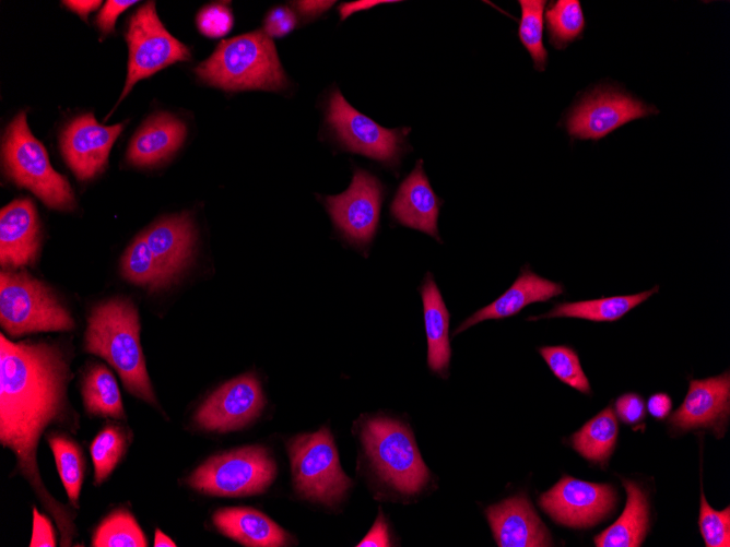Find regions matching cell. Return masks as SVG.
Masks as SVG:
<instances>
[{
	"label": "cell",
	"instance_id": "cell-1",
	"mask_svg": "<svg viewBox=\"0 0 730 547\" xmlns=\"http://www.w3.org/2000/svg\"><path fill=\"white\" fill-rule=\"evenodd\" d=\"M69 362L62 350L47 342L14 343L0 336V442L16 459L22 476L30 483L45 510L59 528L62 546L75 535L70 511L45 488L37 467L36 452L45 429L72 425L67 400Z\"/></svg>",
	"mask_w": 730,
	"mask_h": 547
},
{
	"label": "cell",
	"instance_id": "cell-2",
	"mask_svg": "<svg viewBox=\"0 0 730 547\" xmlns=\"http://www.w3.org/2000/svg\"><path fill=\"white\" fill-rule=\"evenodd\" d=\"M84 348L105 359L133 396L157 405L140 343L139 313L129 299L116 297L93 308Z\"/></svg>",
	"mask_w": 730,
	"mask_h": 547
},
{
	"label": "cell",
	"instance_id": "cell-3",
	"mask_svg": "<svg viewBox=\"0 0 730 547\" xmlns=\"http://www.w3.org/2000/svg\"><path fill=\"white\" fill-rule=\"evenodd\" d=\"M195 72L203 82L226 91H278L287 81L274 44L263 31L223 39Z\"/></svg>",
	"mask_w": 730,
	"mask_h": 547
},
{
	"label": "cell",
	"instance_id": "cell-4",
	"mask_svg": "<svg viewBox=\"0 0 730 547\" xmlns=\"http://www.w3.org/2000/svg\"><path fill=\"white\" fill-rule=\"evenodd\" d=\"M2 162L10 179L28 189L48 207L70 211L75 206L69 181L52 168L44 145L27 126L25 111L19 112L5 130Z\"/></svg>",
	"mask_w": 730,
	"mask_h": 547
},
{
	"label": "cell",
	"instance_id": "cell-5",
	"mask_svg": "<svg viewBox=\"0 0 730 547\" xmlns=\"http://www.w3.org/2000/svg\"><path fill=\"white\" fill-rule=\"evenodd\" d=\"M0 323L12 337L74 328L70 312L45 283L12 271L0 274Z\"/></svg>",
	"mask_w": 730,
	"mask_h": 547
},
{
	"label": "cell",
	"instance_id": "cell-6",
	"mask_svg": "<svg viewBox=\"0 0 730 547\" xmlns=\"http://www.w3.org/2000/svg\"><path fill=\"white\" fill-rule=\"evenodd\" d=\"M362 441L379 476L396 490L413 495L428 480L412 432L400 421L387 417L367 419Z\"/></svg>",
	"mask_w": 730,
	"mask_h": 547
},
{
	"label": "cell",
	"instance_id": "cell-7",
	"mask_svg": "<svg viewBox=\"0 0 730 547\" xmlns=\"http://www.w3.org/2000/svg\"><path fill=\"white\" fill-rule=\"evenodd\" d=\"M289 452L295 488L305 498L333 506L352 486L328 428L291 439Z\"/></svg>",
	"mask_w": 730,
	"mask_h": 547
},
{
	"label": "cell",
	"instance_id": "cell-8",
	"mask_svg": "<svg viewBox=\"0 0 730 547\" xmlns=\"http://www.w3.org/2000/svg\"><path fill=\"white\" fill-rule=\"evenodd\" d=\"M275 476V464L259 445L212 456L188 477L190 487L207 495L240 497L263 491Z\"/></svg>",
	"mask_w": 730,
	"mask_h": 547
},
{
	"label": "cell",
	"instance_id": "cell-9",
	"mask_svg": "<svg viewBox=\"0 0 730 547\" xmlns=\"http://www.w3.org/2000/svg\"><path fill=\"white\" fill-rule=\"evenodd\" d=\"M126 40L129 49L128 73L119 102L141 79L176 61L191 58L187 46L169 34L162 24L154 1L140 7L130 17Z\"/></svg>",
	"mask_w": 730,
	"mask_h": 547
},
{
	"label": "cell",
	"instance_id": "cell-10",
	"mask_svg": "<svg viewBox=\"0 0 730 547\" xmlns=\"http://www.w3.org/2000/svg\"><path fill=\"white\" fill-rule=\"evenodd\" d=\"M655 114L656 107L624 92L598 87L572 110L566 129L574 139L597 141L629 121Z\"/></svg>",
	"mask_w": 730,
	"mask_h": 547
},
{
	"label": "cell",
	"instance_id": "cell-11",
	"mask_svg": "<svg viewBox=\"0 0 730 547\" xmlns=\"http://www.w3.org/2000/svg\"><path fill=\"white\" fill-rule=\"evenodd\" d=\"M616 494L611 485L563 476L539 497V504L556 523L585 528L596 525L614 509Z\"/></svg>",
	"mask_w": 730,
	"mask_h": 547
},
{
	"label": "cell",
	"instance_id": "cell-12",
	"mask_svg": "<svg viewBox=\"0 0 730 547\" xmlns=\"http://www.w3.org/2000/svg\"><path fill=\"white\" fill-rule=\"evenodd\" d=\"M327 121L351 152L388 164L398 160L407 131L376 123L353 108L338 90L329 98Z\"/></svg>",
	"mask_w": 730,
	"mask_h": 547
},
{
	"label": "cell",
	"instance_id": "cell-13",
	"mask_svg": "<svg viewBox=\"0 0 730 547\" xmlns=\"http://www.w3.org/2000/svg\"><path fill=\"white\" fill-rule=\"evenodd\" d=\"M382 189L380 182L363 169H355L350 187L325 199L326 207L346 239L355 245L368 243L378 225Z\"/></svg>",
	"mask_w": 730,
	"mask_h": 547
},
{
	"label": "cell",
	"instance_id": "cell-14",
	"mask_svg": "<svg viewBox=\"0 0 730 547\" xmlns=\"http://www.w3.org/2000/svg\"><path fill=\"white\" fill-rule=\"evenodd\" d=\"M263 405L258 378L247 373L215 390L197 411L195 420L202 429L226 432L247 425L259 415Z\"/></svg>",
	"mask_w": 730,
	"mask_h": 547
},
{
	"label": "cell",
	"instance_id": "cell-15",
	"mask_svg": "<svg viewBox=\"0 0 730 547\" xmlns=\"http://www.w3.org/2000/svg\"><path fill=\"white\" fill-rule=\"evenodd\" d=\"M122 129V123H98L92 112L74 118L64 128L60 136L61 153L80 180H89L104 170Z\"/></svg>",
	"mask_w": 730,
	"mask_h": 547
},
{
	"label": "cell",
	"instance_id": "cell-16",
	"mask_svg": "<svg viewBox=\"0 0 730 547\" xmlns=\"http://www.w3.org/2000/svg\"><path fill=\"white\" fill-rule=\"evenodd\" d=\"M730 413V373L690 380L688 390L669 424L678 431L710 428L718 438L725 435Z\"/></svg>",
	"mask_w": 730,
	"mask_h": 547
},
{
	"label": "cell",
	"instance_id": "cell-17",
	"mask_svg": "<svg viewBox=\"0 0 730 547\" xmlns=\"http://www.w3.org/2000/svg\"><path fill=\"white\" fill-rule=\"evenodd\" d=\"M40 246V226L30 198L13 200L0 212V263L21 267L35 262Z\"/></svg>",
	"mask_w": 730,
	"mask_h": 547
},
{
	"label": "cell",
	"instance_id": "cell-18",
	"mask_svg": "<svg viewBox=\"0 0 730 547\" xmlns=\"http://www.w3.org/2000/svg\"><path fill=\"white\" fill-rule=\"evenodd\" d=\"M485 514L499 547L552 546L550 532L525 496L492 504Z\"/></svg>",
	"mask_w": 730,
	"mask_h": 547
},
{
	"label": "cell",
	"instance_id": "cell-19",
	"mask_svg": "<svg viewBox=\"0 0 730 547\" xmlns=\"http://www.w3.org/2000/svg\"><path fill=\"white\" fill-rule=\"evenodd\" d=\"M144 234L155 261L172 283L192 255L196 230L190 215L182 213L165 217Z\"/></svg>",
	"mask_w": 730,
	"mask_h": 547
},
{
	"label": "cell",
	"instance_id": "cell-20",
	"mask_svg": "<svg viewBox=\"0 0 730 547\" xmlns=\"http://www.w3.org/2000/svg\"><path fill=\"white\" fill-rule=\"evenodd\" d=\"M564 293L561 283L546 280L525 265L513 285L490 305L479 309L467 318L454 332V335L470 326L491 319H504L518 313L533 302H544Z\"/></svg>",
	"mask_w": 730,
	"mask_h": 547
},
{
	"label": "cell",
	"instance_id": "cell-21",
	"mask_svg": "<svg viewBox=\"0 0 730 547\" xmlns=\"http://www.w3.org/2000/svg\"><path fill=\"white\" fill-rule=\"evenodd\" d=\"M440 201L433 191L420 159L399 187L391 204L392 216L402 225L439 240L437 217Z\"/></svg>",
	"mask_w": 730,
	"mask_h": 547
},
{
	"label": "cell",
	"instance_id": "cell-22",
	"mask_svg": "<svg viewBox=\"0 0 730 547\" xmlns=\"http://www.w3.org/2000/svg\"><path fill=\"white\" fill-rule=\"evenodd\" d=\"M187 134L186 124L176 116L160 112L149 118L132 138L127 160L134 166L155 165L182 144Z\"/></svg>",
	"mask_w": 730,
	"mask_h": 547
},
{
	"label": "cell",
	"instance_id": "cell-23",
	"mask_svg": "<svg viewBox=\"0 0 730 547\" xmlns=\"http://www.w3.org/2000/svg\"><path fill=\"white\" fill-rule=\"evenodd\" d=\"M213 523L224 535L252 547L289 544V535L263 513L250 508H223L214 512Z\"/></svg>",
	"mask_w": 730,
	"mask_h": 547
},
{
	"label": "cell",
	"instance_id": "cell-24",
	"mask_svg": "<svg viewBox=\"0 0 730 547\" xmlns=\"http://www.w3.org/2000/svg\"><path fill=\"white\" fill-rule=\"evenodd\" d=\"M421 295L427 337V365L432 371L446 378L451 356L449 312L431 273L424 278Z\"/></svg>",
	"mask_w": 730,
	"mask_h": 547
},
{
	"label": "cell",
	"instance_id": "cell-25",
	"mask_svg": "<svg viewBox=\"0 0 730 547\" xmlns=\"http://www.w3.org/2000/svg\"><path fill=\"white\" fill-rule=\"evenodd\" d=\"M627 500L621 516L593 542L597 547H638L649 527V504L645 491L637 483L622 478Z\"/></svg>",
	"mask_w": 730,
	"mask_h": 547
},
{
	"label": "cell",
	"instance_id": "cell-26",
	"mask_svg": "<svg viewBox=\"0 0 730 547\" xmlns=\"http://www.w3.org/2000/svg\"><path fill=\"white\" fill-rule=\"evenodd\" d=\"M659 285L637 294L602 297L556 304L549 312L529 317L528 320L542 318H577L593 322H613L627 314L632 309L658 293Z\"/></svg>",
	"mask_w": 730,
	"mask_h": 547
},
{
	"label": "cell",
	"instance_id": "cell-27",
	"mask_svg": "<svg viewBox=\"0 0 730 547\" xmlns=\"http://www.w3.org/2000/svg\"><path fill=\"white\" fill-rule=\"evenodd\" d=\"M617 435L619 424L614 411L609 406L575 432L570 442L581 456L604 465L615 448Z\"/></svg>",
	"mask_w": 730,
	"mask_h": 547
},
{
	"label": "cell",
	"instance_id": "cell-28",
	"mask_svg": "<svg viewBox=\"0 0 730 547\" xmlns=\"http://www.w3.org/2000/svg\"><path fill=\"white\" fill-rule=\"evenodd\" d=\"M81 393L84 408L90 415L126 418L118 383L104 365H95L86 372Z\"/></svg>",
	"mask_w": 730,
	"mask_h": 547
},
{
	"label": "cell",
	"instance_id": "cell-29",
	"mask_svg": "<svg viewBox=\"0 0 730 547\" xmlns=\"http://www.w3.org/2000/svg\"><path fill=\"white\" fill-rule=\"evenodd\" d=\"M58 474L70 502L79 508V497L84 479L85 460L81 448L72 439L62 435L48 437Z\"/></svg>",
	"mask_w": 730,
	"mask_h": 547
},
{
	"label": "cell",
	"instance_id": "cell-30",
	"mask_svg": "<svg viewBox=\"0 0 730 547\" xmlns=\"http://www.w3.org/2000/svg\"><path fill=\"white\" fill-rule=\"evenodd\" d=\"M120 269L126 280L139 286L157 289L170 284L155 261L144 233L125 251Z\"/></svg>",
	"mask_w": 730,
	"mask_h": 547
},
{
	"label": "cell",
	"instance_id": "cell-31",
	"mask_svg": "<svg viewBox=\"0 0 730 547\" xmlns=\"http://www.w3.org/2000/svg\"><path fill=\"white\" fill-rule=\"evenodd\" d=\"M550 41L556 49H564L580 38L585 29V16L578 0L553 2L545 14Z\"/></svg>",
	"mask_w": 730,
	"mask_h": 547
},
{
	"label": "cell",
	"instance_id": "cell-32",
	"mask_svg": "<svg viewBox=\"0 0 730 547\" xmlns=\"http://www.w3.org/2000/svg\"><path fill=\"white\" fill-rule=\"evenodd\" d=\"M92 546L145 547L148 540L130 512L116 510L98 525L93 535Z\"/></svg>",
	"mask_w": 730,
	"mask_h": 547
},
{
	"label": "cell",
	"instance_id": "cell-33",
	"mask_svg": "<svg viewBox=\"0 0 730 547\" xmlns=\"http://www.w3.org/2000/svg\"><path fill=\"white\" fill-rule=\"evenodd\" d=\"M521 19L518 36L528 50L535 70L542 72L548 62V51L543 45V11L545 0H519Z\"/></svg>",
	"mask_w": 730,
	"mask_h": 547
},
{
	"label": "cell",
	"instance_id": "cell-34",
	"mask_svg": "<svg viewBox=\"0 0 730 547\" xmlns=\"http://www.w3.org/2000/svg\"><path fill=\"white\" fill-rule=\"evenodd\" d=\"M127 447L126 436L118 426L105 427L94 438L90 452L94 465V483L101 485L116 468Z\"/></svg>",
	"mask_w": 730,
	"mask_h": 547
},
{
	"label": "cell",
	"instance_id": "cell-35",
	"mask_svg": "<svg viewBox=\"0 0 730 547\" xmlns=\"http://www.w3.org/2000/svg\"><path fill=\"white\" fill-rule=\"evenodd\" d=\"M538 350L558 380L584 394L591 393L589 380L574 348L555 345L542 346Z\"/></svg>",
	"mask_w": 730,
	"mask_h": 547
},
{
	"label": "cell",
	"instance_id": "cell-36",
	"mask_svg": "<svg viewBox=\"0 0 730 547\" xmlns=\"http://www.w3.org/2000/svg\"><path fill=\"white\" fill-rule=\"evenodd\" d=\"M698 525L700 534L707 547L730 546V508L723 510L713 509L704 494H700V508Z\"/></svg>",
	"mask_w": 730,
	"mask_h": 547
},
{
	"label": "cell",
	"instance_id": "cell-37",
	"mask_svg": "<svg viewBox=\"0 0 730 547\" xmlns=\"http://www.w3.org/2000/svg\"><path fill=\"white\" fill-rule=\"evenodd\" d=\"M199 31L208 37H222L233 26V15L224 4L204 7L197 15Z\"/></svg>",
	"mask_w": 730,
	"mask_h": 547
},
{
	"label": "cell",
	"instance_id": "cell-38",
	"mask_svg": "<svg viewBox=\"0 0 730 547\" xmlns=\"http://www.w3.org/2000/svg\"><path fill=\"white\" fill-rule=\"evenodd\" d=\"M615 408L625 424H638L646 416L644 400L637 393L628 392L620 395L615 401Z\"/></svg>",
	"mask_w": 730,
	"mask_h": 547
},
{
	"label": "cell",
	"instance_id": "cell-39",
	"mask_svg": "<svg viewBox=\"0 0 730 547\" xmlns=\"http://www.w3.org/2000/svg\"><path fill=\"white\" fill-rule=\"evenodd\" d=\"M296 25L294 13L284 7L271 10L264 20V32L270 37H282L289 34Z\"/></svg>",
	"mask_w": 730,
	"mask_h": 547
},
{
	"label": "cell",
	"instance_id": "cell-40",
	"mask_svg": "<svg viewBox=\"0 0 730 547\" xmlns=\"http://www.w3.org/2000/svg\"><path fill=\"white\" fill-rule=\"evenodd\" d=\"M31 547H55L56 537L49 519L33 508V531Z\"/></svg>",
	"mask_w": 730,
	"mask_h": 547
},
{
	"label": "cell",
	"instance_id": "cell-41",
	"mask_svg": "<svg viewBox=\"0 0 730 547\" xmlns=\"http://www.w3.org/2000/svg\"><path fill=\"white\" fill-rule=\"evenodd\" d=\"M137 1L129 0H108L99 11L96 17V24L102 33L107 34L114 31L117 17Z\"/></svg>",
	"mask_w": 730,
	"mask_h": 547
},
{
	"label": "cell",
	"instance_id": "cell-42",
	"mask_svg": "<svg viewBox=\"0 0 730 547\" xmlns=\"http://www.w3.org/2000/svg\"><path fill=\"white\" fill-rule=\"evenodd\" d=\"M357 546H390L387 525L381 513L378 514L372 530Z\"/></svg>",
	"mask_w": 730,
	"mask_h": 547
},
{
	"label": "cell",
	"instance_id": "cell-43",
	"mask_svg": "<svg viewBox=\"0 0 730 547\" xmlns=\"http://www.w3.org/2000/svg\"><path fill=\"white\" fill-rule=\"evenodd\" d=\"M647 407L652 417L663 419L671 412L672 400L667 393H655L648 399Z\"/></svg>",
	"mask_w": 730,
	"mask_h": 547
},
{
	"label": "cell",
	"instance_id": "cell-44",
	"mask_svg": "<svg viewBox=\"0 0 730 547\" xmlns=\"http://www.w3.org/2000/svg\"><path fill=\"white\" fill-rule=\"evenodd\" d=\"M335 1H296L294 5L307 16H314L329 9Z\"/></svg>",
	"mask_w": 730,
	"mask_h": 547
},
{
	"label": "cell",
	"instance_id": "cell-45",
	"mask_svg": "<svg viewBox=\"0 0 730 547\" xmlns=\"http://www.w3.org/2000/svg\"><path fill=\"white\" fill-rule=\"evenodd\" d=\"M63 3L71 9L73 12L78 13L79 15L82 16V19L86 20L87 14L91 13L93 10H95L97 7L101 5V1H93V0H86V1H63Z\"/></svg>",
	"mask_w": 730,
	"mask_h": 547
},
{
	"label": "cell",
	"instance_id": "cell-46",
	"mask_svg": "<svg viewBox=\"0 0 730 547\" xmlns=\"http://www.w3.org/2000/svg\"><path fill=\"white\" fill-rule=\"evenodd\" d=\"M385 2H390V1L366 0V1H356V2L344 3L340 7L341 19L344 20L346 16H349L353 12L364 10V9L374 7V5L379 4V3H385Z\"/></svg>",
	"mask_w": 730,
	"mask_h": 547
},
{
	"label": "cell",
	"instance_id": "cell-47",
	"mask_svg": "<svg viewBox=\"0 0 730 547\" xmlns=\"http://www.w3.org/2000/svg\"><path fill=\"white\" fill-rule=\"evenodd\" d=\"M154 546L155 547H175V543L160 530L155 531L154 536Z\"/></svg>",
	"mask_w": 730,
	"mask_h": 547
}]
</instances>
